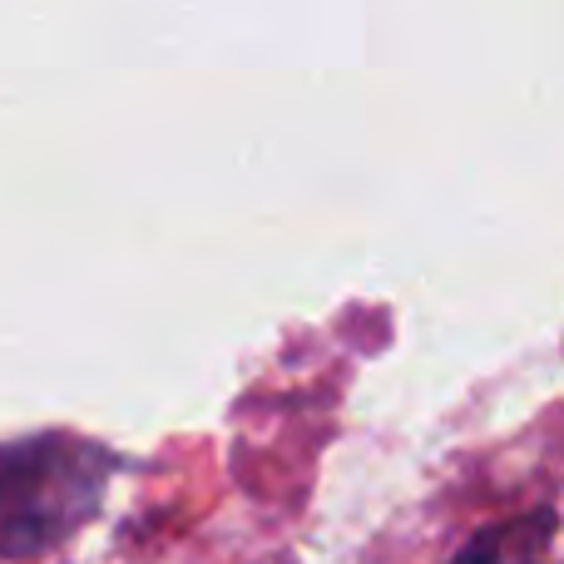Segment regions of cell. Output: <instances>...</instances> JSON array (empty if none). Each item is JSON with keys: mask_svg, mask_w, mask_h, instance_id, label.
<instances>
[{"mask_svg": "<svg viewBox=\"0 0 564 564\" xmlns=\"http://www.w3.org/2000/svg\"><path fill=\"white\" fill-rule=\"evenodd\" d=\"M555 510H540L530 520H510V525H486L480 535L466 540L451 564H555Z\"/></svg>", "mask_w": 564, "mask_h": 564, "instance_id": "obj_2", "label": "cell"}, {"mask_svg": "<svg viewBox=\"0 0 564 564\" xmlns=\"http://www.w3.org/2000/svg\"><path fill=\"white\" fill-rule=\"evenodd\" d=\"M115 460L75 436L0 446V560L59 550L99 510Z\"/></svg>", "mask_w": 564, "mask_h": 564, "instance_id": "obj_1", "label": "cell"}]
</instances>
